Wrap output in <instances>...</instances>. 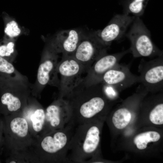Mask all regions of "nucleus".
I'll return each instance as SVG.
<instances>
[{"instance_id":"1","label":"nucleus","mask_w":163,"mask_h":163,"mask_svg":"<svg viewBox=\"0 0 163 163\" xmlns=\"http://www.w3.org/2000/svg\"><path fill=\"white\" fill-rule=\"evenodd\" d=\"M82 82L62 98L69 104L71 122L75 126L100 120L101 115L107 112L110 107V101L104 93L101 83L87 86Z\"/></svg>"},{"instance_id":"2","label":"nucleus","mask_w":163,"mask_h":163,"mask_svg":"<svg viewBox=\"0 0 163 163\" xmlns=\"http://www.w3.org/2000/svg\"><path fill=\"white\" fill-rule=\"evenodd\" d=\"M100 120L75 126L67 154L68 162L91 163L100 141Z\"/></svg>"},{"instance_id":"3","label":"nucleus","mask_w":163,"mask_h":163,"mask_svg":"<svg viewBox=\"0 0 163 163\" xmlns=\"http://www.w3.org/2000/svg\"><path fill=\"white\" fill-rule=\"evenodd\" d=\"M32 84L0 73V113L6 114L24 107L31 93Z\"/></svg>"},{"instance_id":"4","label":"nucleus","mask_w":163,"mask_h":163,"mask_svg":"<svg viewBox=\"0 0 163 163\" xmlns=\"http://www.w3.org/2000/svg\"><path fill=\"white\" fill-rule=\"evenodd\" d=\"M75 127L70 122L62 129L46 134L40 145L47 158L57 162H68L67 154Z\"/></svg>"},{"instance_id":"5","label":"nucleus","mask_w":163,"mask_h":163,"mask_svg":"<svg viewBox=\"0 0 163 163\" xmlns=\"http://www.w3.org/2000/svg\"><path fill=\"white\" fill-rule=\"evenodd\" d=\"M126 36L131 45L130 53L135 58L152 57L163 54L162 50L153 43L150 31L140 17H136Z\"/></svg>"},{"instance_id":"6","label":"nucleus","mask_w":163,"mask_h":163,"mask_svg":"<svg viewBox=\"0 0 163 163\" xmlns=\"http://www.w3.org/2000/svg\"><path fill=\"white\" fill-rule=\"evenodd\" d=\"M58 53L48 45L43 52L38 69L35 83L32 84L31 93L35 96L40 94L47 85L58 88Z\"/></svg>"},{"instance_id":"7","label":"nucleus","mask_w":163,"mask_h":163,"mask_svg":"<svg viewBox=\"0 0 163 163\" xmlns=\"http://www.w3.org/2000/svg\"><path fill=\"white\" fill-rule=\"evenodd\" d=\"M57 71L60 76L58 97L63 98L83 81L88 70L72 56L62 55Z\"/></svg>"},{"instance_id":"8","label":"nucleus","mask_w":163,"mask_h":163,"mask_svg":"<svg viewBox=\"0 0 163 163\" xmlns=\"http://www.w3.org/2000/svg\"><path fill=\"white\" fill-rule=\"evenodd\" d=\"M139 82L149 92L163 90V55L147 61L142 59L138 67Z\"/></svg>"},{"instance_id":"9","label":"nucleus","mask_w":163,"mask_h":163,"mask_svg":"<svg viewBox=\"0 0 163 163\" xmlns=\"http://www.w3.org/2000/svg\"><path fill=\"white\" fill-rule=\"evenodd\" d=\"M109 48L101 42L94 32L85 33L72 56L88 71L97 60L107 53Z\"/></svg>"},{"instance_id":"10","label":"nucleus","mask_w":163,"mask_h":163,"mask_svg":"<svg viewBox=\"0 0 163 163\" xmlns=\"http://www.w3.org/2000/svg\"><path fill=\"white\" fill-rule=\"evenodd\" d=\"M46 133L62 129L71 122L72 113L67 102L58 97L45 110Z\"/></svg>"},{"instance_id":"11","label":"nucleus","mask_w":163,"mask_h":163,"mask_svg":"<svg viewBox=\"0 0 163 163\" xmlns=\"http://www.w3.org/2000/svg\"><path fill=\"white\" fill-rule=\"evenodd\" d=\"M136 17L124 13L116 14L104 29L94 32L101 42L109 48L113 41L122 37Z\"/></svg>"},{"instance_id":"12","label":"nucleus","mask_w":163,"mask_h":163,"mask_svg":"<svg viewBox=\"0 0 163 163\" xmlns=\"http://www.w3.org/2000/svg\"><path fill=\"white\" fill-rule=\"evenodd\" d=\"M130 65L117 64L104 73L100 83L111 85L119 92L139 83V76L131 72Z\"/></svg>"},{"instance_id":"13","label":"nucleus","mask_w":163,"mask_h":163,"mask_svg":"<svg viewBox=\"0 0 163 163\" xmlns=\"http://www.w3.org/2000/svg\"><path fill=\"white\" fill-rule=\"evenodd\" d=\"M129 53L130 50L129 49L114 54L107 53L102 56L97 60L89 69L82 83L87 86L100 83L104 73L119 63L121 59Z\"/></svg>"},{"instance_id":"14","label":"nucleus","mask_w":163,"mask_h":163,"mask_svg":"<svg viewBox=\"0 0 163 163\" xmlns=\"http://www.w3.org/2000/svg\"><path fill=\"white\" fill-rule=\"evenodd\" d=\"M85 34L79 29L64 30L59 32L48 44L58 54L72 56Z\"/></svg>"},{"instance_id":"15","label":"nucleus","mask_w":163,"mask_h":163,"mask_svg":"<svg viewBox=\"0 0 163 163\" xmlns=\"http://www.w3.org/2000/svg\"><path fill=\"white\" fill-rule=\"evenodd\" d=\"M132 114L127 105H123L117 109L113 114L111 120L116 128L121 129L125 128L130 122Z\"/></svg>"},{"instance_id":"16","label":"nucleus","mask_w":163,"mask_h":163,"mask_svg":"<svg viewBox=\"0 0 163 163\" xmlns=\"http://www.w3.org/2000/svg\"><path fill=\"white\" fill-rule=\"evenodd\" d=\"M161 138L160 134L155 131H150L140 133L133 139V143L139 150L146 149L147 145L151 142L158 141Z\"/></svg>"},{"instance_id":"17","label":"nucleus","mask_w":163,"mask_h":163,"mask_svg":"<svg viewBox=\"0 0 163 163\" xmlns=\"http://www.w3.org/2000/svg\"><path fill=\"white\" fill-rule=\"evenodd\" d=\"M0 73L20 80L28 81L27 78L19 72L12 63L0 56Z\"/></svg>"},{"instance_id":"18","label":"nucleus","mask_w":163,"mask_h":163,"mask_svg":"<svg viewBox=\"0 0 163 163\" xmlns=\"http://www.w3.org/2000/svg\"><path fill=\"white\" fill-rule=\"evenodd\" d=\"M35 105L34 113L31 115L30 119L34 129L37 132L41 131L45 126V112L43 109Z\"/></svg>"},{"instance_id":"19","label":"nucleus","mask_w":163,"mask_h":163,"mask_svg":"<svg viewBox=\"0 0 163 163\" xmlns=\"http://www.w3.org/2000/svg\"><path fill=\"white\" fill-rule=\"evenodd\" d=\"M12 133L21 137H24L28 131V125L26 120L21 117H16L13 119L10 124Z\"/></svg>"},{"instance_id":"20","label":"nucleus","mask_w":163,"mask_h":163,"mask_svg":"<svg viewBox=\"0 0 163 163\" xmlns=\"http://www.w3.org/2000/svg\"><path fill=\"white\" fill-rule=\"evenodd\" d=\"M147 0H132L128 4L124 13L140 17L144 13Z\"/></svg>"},{"instance_id":"21","label":"nucleus","mask_w":163,"mask_h":163,"mask_svg":"<svg viewBox=\"0 0 163 163\" xmlns=\"http://www.w3.org/2000/svg\"><path fill=\"white\" fill-rule=\"evenodd\" d=\"M162 101L153 106L150 112L149 119L153 124L161 125L163 124V103Z\"/></svg>"},{"instance_id":"22","label":"nucleus","mask_w":163,"mask_h":163,"mask_svg":"<svg viewBox=\"0 0 163 163\" xmlns=\"http://www.w3.org/2000/svg\"><path fill=\"white\" fill-rule=\"evenodd\" d=\"M15 44L13 41L0 45V56L12 63L15 57Z\"/></svg>"},{"instance_id":"23","label":"nucleus","mask_w":163,"mask_h":163,"mask_svg":"<svg viewBox=\"0 0 163 163\" xmlns=\"http://www.w3.org/2000/svg\"><path fill=\"white\" fill-rule=\"evenodd\" d=\"M4 32L9 37H14L20 35L21 30L17 22L14 20H12L6 24Z\"/></svg>"},{"instance_id":"24","label":"nucleus","mask_w":163,"mask_h":163,"mask_svg":"<svg viewBox=\"0 0 163 163\" xmlns=\"http://www.w3.org/2000/svg\"><path fill=\"white\" fill-rule=\"evenodd\" d=\"M102 84L104 93L109 100H114L118 97L119 92L115 88L109 85Z\"/></svg>"},{"instance_id":"25","label":"nucleus","mask_w":163,"mask_h":163,"mask_svg":"<svg viewBox=\"0 0 163 163\" xmlns=\"http://www.w3.org/2000/svg\"><path fill=\"white\" fill-rule=\"evenodd\" d=\"M2 123L0 121V144L2 141Z\"/></svg>"}]
</instances>
